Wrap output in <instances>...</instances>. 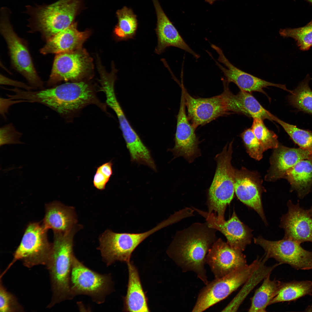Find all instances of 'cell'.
I'll use <instances>...</instances> for the list:
<instances>
[{
	"label": "cell",
	"instance_id": "1",
	"mask_svg": "<svg viewBox=\"0 0 312 312\" xmlns=\"http://www.w3.org/2000/svg\"><path fill=\"white\" fill-rule=\"evenodd\" d=\"M216 231L207 222L193 224L178 232L168 252L183 272H194L205 285L209 282L205 267L206 257L216 241Z\"/></svg>",
	"mask_w": 312,
	"mask_h": 312
},
{
	"label": "cell",
	"instance_id": "2",
	"mask_svg": "<svg viewBox=\"0 0 312 312\" xmlns=\"http://www.w3.org/2000/svg\"><path fill=\"white\" fill-rule=\"evenodd\" d=\"M20 98L23 102L43 104L65 117L90 104L105 109L97 99L92 88L84 82L66 83L37 91L23 90Z\"/></svg>",
	"mask_w": 312,
	"mask_h": 312
},
{
	"label": "cell",
	"instance_id": "3",
	"mask_svg": "<svg viewBox=\"0 0 312 312\" xmlns=\"http://www.w3.org/2000/svg\"><path fill=\"white\" fill-rule=\"evenodd\" d=\"M82 226L77 224L65 234L54 233L53 241L46 265L50 274L52 296L48 306L51 308L63 301L73 298L70 277L73 259V238Z\"/></svg>",
	"mask_w": 312,
	"mask_h": 312
},
{
	"label": "cell",
	"instance_id": "4",
	"mask_svg": "<svg viewBox=\"0 0 312 312\" xmlns=\"http://www.w3.org/2000/svg\"><path fill=\"white\" fill-rule=\"evenodd\" d=\"M81 0H59L50 4L26 6L28 26L46 41L69 26L79 8Z\"/></svg>",
	"mask_w": 312,
	"mask_h": 312
},
{
	"label": "cell",
	"instance_id": "5",
	"mask_svg": "<svg viewBox=\"0 0 312 312\" xmlns=\"http://www.w3.org/2000/svg\"><path fill=\"white\" fill-rule=\"evenodd\" d=\"M233 142L226 144L215 157L217 167L208 190V212L213 213L220 221L224 220L226 208L233 199L235 192V169L231 163Z\"/></svg>",
	"mask_w": 312,
	"mask_h": 312
},
{
	"label": "cell",
	"instance_id": "6",
	"mask_svg": "<svg viewBox=\"0 0 312 312\" xmlns=\"http://www.w3.org/2000/svg\"><path fill=\"white\" fill-rule=\"evenodd\" d=\"M170 216L153 229L141 233H119L107 229L100 236L99 245L102 259L107 266L116 261H130L131 254L137 246L151 235L163 228L175 223Z\"/></svg>",
	"mask_w": 312,
	"mask_h": 312
},
{
	"label": "cell",
	"instance_id": "7",
	"mask_svg": "<svg viewBox=\"0 0 312 312\" xmlns=\"http://www.w3.org/2000/svg\"><path fill=\"white\" fill-rule=\"evenodd\" d=\"M257 259L208 282L200 290L192 312H201L223 300L245 283L257 269Z\"/></svg>",
	"mask_w": 312,
	"mask_h": 312
},
{
	"label": "cell",
	"instance_id": "8",
	"mask_svg": "<svg viewBox=\"0 0 312 312\" xmlns=\"http://www.w3.org/2000/svg\"><path fill=\"white\" fill-rule=\"evenodd\" d=\"M10 12L7 7L1 9L0 30L7 43L12 66L32 87L42 89L43 82L36 72L25 42L16 34L10 23Z\"/></svg>",
	"mask_w": 312,
	"mask_h": 312
},
{
	"label": "cell",
	"instance_id": "9",
	"mask_svg": "<svg viewBox=\"0 0 312 312\" xmlns=\"http://www.w3.org/2000/svg\"><path fill=\"white\" fill-rule=\"evenodd\" d=\"M224 90L221 94L208 98H196L187 92L183 83L180 85L183 94L187 117L196 129L200 126L209 123L217 118L233 113L231 101L232 92L229 83L222 81Z\"/></svg>",
	"mask_w": 312,
	"mask_h": 312
},
{
	"label": "cell",
	"instance_id": "10",
	"mask_svg": "<svg viewBox=\"0 0 312 312\" xmlns=\"http://www.w3.org/2000/svg\"><path fill=\"white\" fill-rule=\"evenodd\" d=\"M70 289L73 298L84 295L90 296L97 304L103 303L106 296L112 291L111 275L101 274L91 270L74 256L70 277Z\"/></svg>",
	"mask_w": 312,
	"mask_h": 312
},
{
	"label": "cell",
	"instance_id": "11",
	"mask_svg": "<svg viewBox=\"0 0 312 312\" xmlns=\"http://www.w3.org/2000/svg\"><path fill=\"white\" fill-rule=\"evenodd\" d=\"M47 231L39 222L28 224L13 254V259L5 272L18 260L28 268L39 265H46L52 247V244L47 239Z\"/></svg>",
	"mask_w": 312,
	"mask_h": 312
},
{
	"label": "cell",
	"instance_id": "12",
	"mask_svg": "<svg viewBox=\"0 0 312 312\" xmlns=\"http://www.w3.org/2000/svg\"><path fill=\"white\" fill-rule=\"evenodd\" d=\"M254 241L263 248L268 259L273 258L280 264H288L297 270L312 269V252L304 249L296 241L285 237L270 241L259 236Z\"/></svg>",
	"mask_w": 312,
	"mask_h": 312
},
{
	"label": "cell",
	"instance_id": "13",
	"mask_svg": "<svg viewBox=\"0 0 312 312\" xmlns=\"http://www.w3.org/2000/svg\"><path fill=\"white\" fill-rule=\"evenodd\" d=\"M92 68V59L84 49L57 54L54 60L47 84L50 86L62 81L79 79Z\"/></svg>",
	"mask_w": 312,
	"mask_h": 312
},
{
	"label": "cell",
	"instance_id": "14",
	"mask_svg": "<svg viewBox=\"0 0 312 312\" xmlns=\"http://www.w3.org/2000/svg\"><path fill=\"white\" fill-rule=\"evenodd\" d=\"M186 108L184 96L181 92L177 118L175 145L173 148L169 150L173 153L175 158L182 156L191 163L200 154L198 148L199 142L195 133L196 129L190 122Z\"/></svg>",
	"mask_w": 312,
	"mask_h": 312
},
{
	"label": "cell",
	"instance_id": "15",
	"mask_svg": "<svg viewBox=\"0 0 312 312\" xmlns=\"http://www.w3.org/2000/svg\"><path fill=\"white\" fill-rule=\"evenodd\" d=\"M215 278L222 277L247 264L242 252L231 247L219 238L209 249L205 259Z\"/></svg>",
	"mask_w": 312,
	"mask_h": 312
},
{
	"label": "cell",
	"instance_id": "16",
	"mask_svg": "<svg viewBox=\"0 0 312 312\" xmlns=\"http://www.w3.org/2000/svg\"><path fill=\"white\" fill-rule=\"evenodd\" d=\"M211 47L218 55V60L224 65L226 68L215 60L211 53L209 55L214 60L216 64L225 76V79L229 83L233 82L244 91L251 92H257L267 95L263 88L269 86H274L289 91L285 86L271 83L258 78L237 68L232 64L227 59L222 50L219 47L212 44Z\"/></svg>",
	"mask_w": 312,
	"mask_h": 312
},
{
	"label": "cell",
	"instance_id": "17",
	"mask_svg": "<svg viewBox=\"0 0 312 312\" xmlns=\"http://www.w3.org/2000/svg\"><path fill=\"white\" fill-rule=\"evenodd\" d=\"M196 210L205 218L209 227L224 235L227 243L232 248L242 252L251 243V235L249 230L239 220L234 211L231 218L226 221L218 220L213 213Z\"/></svg>",
	"mask_w": 312,
	"mask_h": 312
},
{
	"label": "cell",
	"instance_id": "18",
	"mask_svg": "<svg viewBox=\"0 0 312 312\" xmlns=\"http://www.w3.org/2000/svg\"><path fill=\"white\" fill-rule=\"evenodd\" d=\"M288 210L281 219L280 226L285 231L284 237L300 244L312 242V218L307 210L301 208L299 202L294 205L289 200Z\"/></svg>",
	"mask_w": 312,
	"mask_h": 312
},
{
	"label": "cell",
	"instance_id": "19",
	"mask_svg": "<svg viewBox=\"0 0 312 312\" xmlns=\"http://www.w3.org/2000/svg\"><path fill=\"white\" fill-rule=\"evenodd\" d=\"M157 17L155 31L157 44L155 52L160 54L170 47H174L184 50L192 55L195 58L199 56L185 42L177 30L163 11L158 0H152Z\"/></svg>",
	"mask_w": 312,
	"mask_h": 312
},
{
	"label": "cell",
	"instance_id": "20",
	"mask_svg": "<svg viewBox=\"0 0 312 312\" xmlns=\"http://www.w3.org/2000/svg\"><path fill=\"white\" fill-rule=\"evenodd\" d=\"M270 159V167L265 181H273L284 178L287 171L299 161L312 157V151L291 148L279 144Z\"/></svg>",
	"mask_w": 312,
	"mask_h": 312
},
{
	"label": "cell",
	"instance_id": "21",
	"mask_svg": "<svg viewBox=\"0 0 312 312\" xmlns=\"http://www.w3.org/2000/svg\"><path fill=\"white\" fill-rule=\"evenodd\" d=\"M245 169H235L234 190L243 203L254 209L265 222L261 199V192L257 181Z\"/></svg>",
	"mask_w": 312,
	"mask_h": 312
},
{
	"label": "cell",
	"instance_id": "22",
	"mask_svg": "<svg viewBox=\"0 0 312 312\" xmlns=\"http://www.w3.org/2000/svg\"><path fill=\"white\" fill-rule=\"evenodd\" d=\"M45 206L42 224L46 230L50 229L54 233L65 234L77 224V217L73 207L57 201L47 204Z\"/></svg>",
	"mask_w": 312,
	"mask_h": 312
},
{
	"label": "cell",
	"instance_id": "23",
	"mask_svg": "<svg viewBox=\"0 0 312 312\" xmlns=\"http://www.w3.org/2000/svg\"><path fill=\"white\" fill-rule=\"evenodd\" d=\"M89 33L88 31H79L76 23H72L47 41L40 52L44 55L57 54L79 49L89 36Z\"/></svg>",
	"mask_w": 312,
	"mask_h": 312
},
{
	"label": "cell",
	"instance_id": "24",
	"mask_svg": "<svg viewBox=\"0 0 312 312\" xmlns=\"http://www.w3.org/2000/svg\"><path fill=\"white\" fill-rule=\"evenodd\" d=\"M127 263L129 279L127 294L123 298V310L127 312H149L147 298L142 288L138 270L130 261Z\"/></svg>",
	"mask_w": 312,
	"mask_h": 312
},
{
	"label": "cell",
	"instance_id": "25",
	"mask_svg": "<svg viewBox=\"0 0 312 312\" xmlns=\"http://www.w3.org/2000/svg\"><path fill=\"white\" fill-rule=\"evenodd\" d=\"M284 178L290 183L291 191H296L298 197L303 198L312 187V157L297 163L287 171Z\"/></svg>",
	"mask_w": 312,
	"mask_h": 312
},
{
	"label": "cell",
	"instance_id": "26",
	"mask_svg": "<svg viewBox=\"0 0 312 312\" xmlns=\"http://www.w3.org/2000/svg\"><path fill=\"white\" fill-rule=\"evenodd\" d=\"M268 274L264 278L260 286L257 289L251 298L248 312H264L273 299L277 294L283 282L272 280Z\"/></svg>",
	"mask_w": 312,
	"mask_h": 312
},
{
	"label": "cell",
	"instance_id": "27",
	"mask_svg": "<svg viewBox=\"0 0 312 312\" xmlns=\"http://www.w3.org/2000/svg\"><path fill=\"white\" fill-rule=\"evenodd\" d=\"M233 100L236 113H240L253 118L272 120L273 115L264 108L251 93L240 90L233 94Z\"/></svg>",
	"mask_w": 312,
	"mask_h": 312
},
{
	"label": "cell",
	"instance_id": "28",
	"mask_svg": "<svg viewBox=\"0 0 312 312\" xmlns=\"http://www.w3.org/2000/svg\"><path fill=\"white\" fill-rule=\"evenodd\" d=\"M105 95L107 104L117 116L127 147L131 148L137 147L141 144L142 141L127 119L116 98L115 91L109 90Z\"/></svg>",
	"mask_w": 312,
	"mask_h": 312
},
{
	"label": "cell",
	"instance_id": "29",
	"mask_svg": "<svg viewBox=\"0 0 312 312\" xmlns=\"http://www.w3.org/2000/svg\"><path fill=\"white\" fill-rule=\"evenodd\" d=\"M312 294V281L306 280L283 282L277 294L270 303L296 300L307 295Z\"/></svg>",
	"mask_w": 312,
	"mask_h": 312
},
{
	"label": "cell",
	"instance_id": "30",
	"mask_svg": "<svg viewBox=\"0 0 312 312\" xmlns=\"http://www.w3.org/2000/svg\"><path fill=\"white\" fill-rule=\"evenodd\" d=\"M116 14L118 22L114 33L118 40H127L133 39L138 26L135 15L131 9L126 7L118 10Z\"/></svg>",
	"mask_w": 312,
	"mask_h": 312
},
{
	"label": "cell",
	"instance_id": "31",
	"mask_svg": "<svg viewBox=\"0 0 312 312\" xmlns=\"http://www.w3.org/2000/svg\"><path fill=\"white\" fill-rule=\"evenodd\" d=\"M309 75L298 86L292 90L288 97L290 104L298 110L312 114V90L309 85Z\"/></svg>",
	"mask_w": 312,
	"mask_h": 312
},
{
	"label": "cell",
	"instance_id": "32",
	"mask_svg": "<svg viewBox=\"0 0 312 312\" xmlns=\"http://www.w3.org/2000/svg\"><path fill=\"white\" fill-rule=\"evenodd\" d=\"M279 33L283 37L293 38L301 50L307 51L312 47V19L301 27L281 29Z\"/></svg>",
	"mask_w": 312,
	"mask_h": 312
},
{
	"label": "cell",
	"instance_id": "33",
	"mask_svg": "<svg viewBox=\"0 0 312 312\" xmlns=\"http://www.w3.org/2000/svg\"><path fill=\"white\" fill-rule=\"evenodd\" d=\"M272 120L280 125L291 139L300 148L312 151V132L298 128L273 116Z\"/></svg>",
	"mask_w": 312,
	"mask_h": 312
},
{
	"label": "cell",
	"instance_id": "34",
	"mask_svg": "<svg viewBox=\"0 0 312 312\" xmlns=\"http://www.w3.org/2000/svg\"><path fill=\"white\" fill-rule=\"evenodd\" d=\"M263 120L259 118H253L251 129L265 151L270 149L276 148L279 144L277 135L266 127Z\"/></svg>",
	"mask_w": 312,
	"mask_h": 312
},
{
	"label": "cell",
	"instance_id": "35",
	"mask_svg": "<svg viewBox=\"0 0 312 312\" xmlns=\"http://www.w3.org/2000/svg\"><path fill=\"white\" fill-rule=\"evenodd\" d=\"M241 136L246 148L247 153L254 159L259 161L263 156V147L251 128L245 130Z\"/></svg>",
	"mask_w": 312,
	"mask_h": 312
},
{
	"label": "cell",
	"instance_id": "36",
	"mask_svg": "<svg viewBox=\"0 0 312 312\" xmlns=\"http://www.w3.org/2000/svg\"><path fill=\"white\" fill-rule=\"evenodd\" d=\"M0 287V311L21 312L23 307L18 302L16 297L8 291L1 284Z\"/></svg>",
	"mask_w": 312,
	"mask_h": 312
},
{
	"label": "cell",
	"instance_id": "37",
	"mask_svg": "<svg viewBox=\"0 0 312 312\" xmlns=\"http://www.w3.org/2000/svg\"><path fill=\"white\" fill-rule=\"evenodd\" d=\"M22 134L17 131L12 124L0 129V146L6 144H21L20 140Z\"/></svg>",
	"mask_w": 312,
	"mask_h": 312
},
{
	"label": "cell",
	"instance_id": "38",
	"mask_svg": "<svg viewBox=\"0 0 312 312\" xmlns=\"http://www.w3.org/2000/svg\"><path fill=\"white\" fill-rule=\"evenodd\" d=\"M109 179L96 169L93 177V185L98 190L101 191L105 189L106 185Z\"/></svg>",
	"mask_w": 312,
	"mask_h": 312
},
{
	"label": "cell",
	"instance_id": "39",
	"mask_svg": "<svg viewBox=\"0 0 312 312\" xmlns=\"http://www.w3.org/2000/svg\"><path fill=\"white\" fill-rule=\"evenodd\" d=\"M113 165L112 160H111L97 167L96 169L98 170L107 178L110 179L113 173Z\"/></svg>",
	"mask_w": 312,
	"mask_h": 312
},
{
	"label": "cell",
	"instance_id": "40",
	"mask_svg": "<svg viewBox=\"0 0 312 312\" xmlns=\"http://www.w3.org/2000/svg\"><path fill=\"white\" fill-rule=\"evenodd\" d=\"M1 83L2 84H9L14 86H16L18 87H21L26 89L27 90H31V89L33 88L26 85L25 84L15 81H13L1 75Z\"/></svg>",
	"mask_w": 312,
	"mask_h": 312
},
{
	"label": "cell",
	"instance_id": "41",
	"mask_svg": "<svg viewBox=\"0 0 312 312\" xmlns=\"http://www.w3.org/2000/svg\"><path fill=\"white\" fill-rule=\"evenodd\" d=\"M307 211L309 215L312 217V206Z\"/></svg>",
	"mask_w": 312,
	"mask_h": 312
},
{
	"label": "cell",
	"instance_id": "42",
	"mask_svg": "<svg viewBox=\"0 0 312 312\" xmlns=\"http://www.w3.org/2000/svg\"><path fill=\"white\" fill-rule=\"evenodd\" d=\"M205 1L210 4H212L216 1L218 0H205Z\"/></svg>",
	"mask_w": 312,
	"mask_h": 312
},
{
	"label": "cell",
	"instance_id": "43",
	"mask_svg": "<svg viewBox=\"0 0 312 312\" xmlns=\"http://www.w3.org/2000/svg\"><path fill=\"white\" fill-rule=\"evenodd\" d=\"M307 2L312 4V0H304Z\"/></svg>",
	"mask_w": 312,
	"mask_h": 312
}]
</instances>
